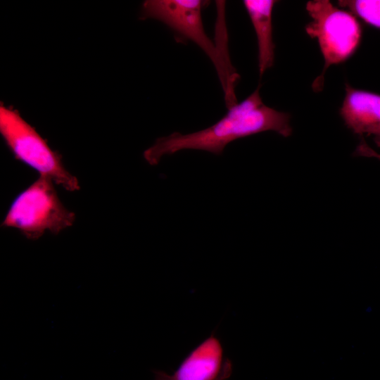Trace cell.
Segmentation results:
<instances>
[{
	"instance_id": "cell-2",
	"label": "cell",
	"mask_w": 380,
	"mask_h": 380,
	"mask_svg": "<svg viewBox=\"0 0 380 380\" xmlns=\"http://www.w3.org/2000/svg\"><path fill=\"white\" fill-rule=\"evenodd\" d=\"M0 134L15 160L51 179L69 191L80 189L77 178L62 162V155L52 150L48 141L25 121L17 109L0 104Z\"/></svg>"
},
{
	"instance_id": "cell-3",
	"label": "cell",
	"mask_w": 380,
	"mask_h": 380,
	"mask_svg": "<svg viewBox=\"0 0 380 380\" xmlns=\"http://www.w3.org/2000/svg\"><path fill=\"white\" fill-rule=\"evenodd\" d=\"M53 181L39 176L12 201L1 227L18 229L27 239H38L45 231L57 235L72 226L75 214L59 199Z\"/></svg>"
},
{
	"instance_id": "cell-9",
	"label": "cell",
	"mask_w": 380,
	"mask_h": 380,
	"mask_svg": "<svg viewBox=\"0 0 380 380\" xmlns=\"http://www.w3.org/2000/svg\"><path fill=\"white\" fill-rule=\"evenodd\" d=\"M338 4L365 23L380 29V0H340Z\"/></svg>"
},
{
	"instance_id": "cell-1",
	"label": "cell",
	"mask_w": 380,
	"mask_h": 380,
	"mask_svg": "<svg viewBox=\"0 0 380 380\" xmlns=\"http://www.w3.org/2000/svg\"><path fill=\"white\" fill-rule=\"evenodd\" d=\"M259 90L260 86L241 102L229 107L227 113L209 127L189 134L173 132L158 138L144 151V159L149 165H156L163 156L185 149L220 156L230 142L266 131L289 137L292 133L290 115L266 106Z\"/></svg>"
},
{
	"instance_id": "cell-5",
	"label": "cell",
	"mask_w": 380,
	"mask_h": 380,
	"mask_svg": "<svg viewBox=\"0 0 380 380\" xmlns=\"http://www.w3.org/2000/svg\"><path fill=\"white\" fill-rule=\"evenodd\" d=\"M205 3L200 0H147L142 4L141 18L160 20L179 37L196 44L213 62L225 95H232L239 77L226 66L217 46L204 30L201 11Z\"/></svg>"
},
{
	"instance_id": "cell-6",
	"label": "cell",
	"mask_w": 380,
	"mask_h": 380,
	"mask_svg": "<svg viewBox=\"0 0 380 380\" xmlns=\"http://www.w3.org/2000/svg\"><path fill=\"white\" fill-rule=\"evenodd\" d=\"M232 372L220 340L211 334L184 359L171 374L155 372V380H227Z\"/></svg>"
},
{
	"instance_id": "cell-8",
	"label": "cell",
	"mask_w": 380,
	"mask_h": 380,
	"mask_svg": "<svg viewBox=\"0 0 380 380\" xmlns=\"http://www.w3.org/2000/svg\"><path fill=\"white\" fill-rule=\"evenodd\" d=\"M276 2L273 0L243 1L257 37L258 69L260 77L274 64L275 46L272 39V15Z\"/></svg>"
},
{
	"instance_id": "cell-10",
	"label": "cell",
	"mask_w": 380,
	"mask_h": 380,
	"mask_svg": "<svg viewBox=\"0 0 380 380\" xmlns=\"http://www.w3.org/2000/svg\"><path fill=\"white\" fill-rule=\"evenodd\" d=\"M354 155L358 156L374 157L380 160V154L371 148L364 140H362L358 144L354 152Z\"/></svg>"
},
{
	"instance_id": "cell-4",
	"label": "cell",
	"mask_w": 380,
	"mask_h": 380,
	"mask_svg": "<svg viewBox=\"0 0 380 380\" xmlns=\"http://www.w3.org/2000/svg\"><path fill=\"white\" fill-rule=\"evenodd\" d=\"M305 9L311 21L305 27L306 33L316 39L324 60L321 75L312 84L316 92L323 89L324 76L332 65L343 63L358 48L362 27L357 18L350 11L339 8L329 0H312L307 2Z\"/></svg>"
},
{
	"instance_id": "cell-7",
	"label": "cell",
	"mask_w": 380,
	"mask_h": 380,
	"mask_svg": "<svg viewBox=\"0 0 380 380\" xmlns=\"http://www.w3.org/2000/svg\"><path fill=\"white\" fill-rule=\"evenodd\" d=\"M339 113L345 125L359 136L372 137L380 147V94L346 84Z\"/></svg>"
}]
</instances>
